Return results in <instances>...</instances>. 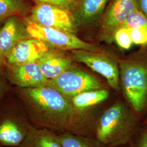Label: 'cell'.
<instances>
[{
  "mask_svg": "<svg viewBox=\"0 0 147 147\" xmlns=\"http://www.w3.org/2000/svg\"><path fill=\"white\" fill-rule=\"evenodd\" d=\"M31 37L21 17L13 16L7 18L0 28V55L6 59L19 42Z\"/></svg>",
  "mask_w": 147,
  "mask_h": 147,
  "instance_id": "cell-9",
  "label": "cell"
},
{
  "mask_svg": "<svg viewBox=\"0 0 147 147\" xmlns=\"http://www.w3.org/2000/svg\"><path fill=\"white\" fill-rule=\"evenodd\" d=\"M137 147H147V131L144 132L140 137Z\"/></svg>",
  "mask_w": 147,
  "mask_h": 147,
  "instance_id": "cell-24",
  "label": "cell"
},
{
  "mask_svg": "<svg viewBox=\"0 0 147 147\" xmlns=\"http://www.w3.org/2000/svg\"><path fill=\"white\" fill-rule=\"evenodd\" d=\"M109 94V91L104 88L93 90L76 95L70 100L77 110L87 112L89 108L106 100Z\"/></svg>",
  "mask_w": 147,
  "mask_h": 147,
  "instance_id": "cell-16",
  "label": "cell"
},
{
  "mask_svg": "<svg viewBox=\"0 0 147 147\" xmlns=\"http://www.w3.org/2000/svg\"><path fill=\"white\" fill-rule=\"evenodd\" d=\"M57 136L63 147H101V146L96 140L79 136L73 132L61 133Z\"/></svg>",
  "mask_w": 147,
  "mask_h": 147,
  "instance_id": "cell-18",
  "label": "cell"
},
{
  "mask_svg": "<svg viewBox=\"0 0 147 147\" xmlns=\"http://www.w3.org/2000/svg\"><path fill=\"white\" fill-rule=\"evenodd\" d=\"M2 21V20H1V19H0V22H1Z\"/></svg>",
  "mask_w": 147,
  "mask_h": 147,
  "instance_id": "cell-27",
  "label": "cell"
},
{
  "mask_svg": "<svg viewBox=\"0 0 147 147\" xmlns=\"http://www.w3.org/2000/svg\"><path fill=\"white\" fill-rule=\"evenodd\" d=\"M138 9L137 0H112L103 16L104 31L109 34L115 33L123 26L127 18Z\"/></svg>",
  "mask_w": 147,
  "mask_h": 147,
  "instance_id": "cell-10",
  "label": "cell"
},
{
  "mask_svg": "<svg viewBox=\"0 0 147 147\" xmlns=\"http://www.w3.org/2000/svg\"><path fill=\"white\" fill-rule=\"evenodd\" d=\"M74 61L73 56L65 51L50 49L37 62L45 76L51 80L70 67Z\"/></svg>",
  "mask_w": 147,
  "mask_h": 147,
  "instance_id": "cell-12",
  "label": "cell"
},
{
  "mask_svg": "<svg viewBox=\"0 0 147 147\" xmlns=\"http://www.w3.org/2000/svg\"><path fill=\"white\" fill-rule=\"evenodd\" d=\"M36 4L46 3L56 5L70 11L71 13L75 9L78 1V0H32Z\"/></svg>",
  "mask_w": 147,
  "mask_h": 147,
  "instance_id": "cell-21",
  "label": "cell"
},
{
  "mask_svg": "<svg viewBox=\"0 0 147 147\" xmlns=\"http://www.w3.org/2000/svg\"><path fill=\"white\" fill-rule=\"evenodd\" d=\"M123 26L127 28L142 27L147 29V18L139 9L132 13L125 21Z\"/></svg>",
  "mask_w": 147,
  "mask_h": 147,
  "instance_id": "cell-20",
  "label": "cell"
},
{
  "mask_svg": "<svg viewBox=\"0 0 147 147\" xmlns=\"http://www.w3.org/2000/svg\"><path fill=\"white\" fill-rule=\"evenodd\" d=\"M3 88H4V84H3V82L2 79V75H1V69H0V96L2 93V92L3 90Z\"/></svg>",
  "mask_w": 147,
  "mask_h": 147,
  "instance_id": "cell-25",
  "label": "cell"
},
{
  "mask_svg": "<svg viewBox=\"0 0 147 147\" xmlns=\"http://www.w3.org/2000/svg\"><path fill=\"white\" fill-rule=\"evenodd\" d=\"M132 42L137 45L147 44V29L142 27L129 28Z\"/></svg>",
  "mask_w": 147,
  "mask_h": 147,
  "instance_id": "cell-22",
  "label": "cell"
},
{
  "mask_svg": "<svg viewBox=\"0 0 147 147\" xmlns=\"http://www.w3.org/2000/svg\"><path fill=\"white\" fill-rule=\"evenodd\" d=\"M19 94L30 120L40 128L75 133L88 125L87 112L77 110L71 100L51 87L20 88Z\"/></svg>",
  "mask_w": 147,
  "mask_h": 147,
  "instance_id": "cell-1",
  "label": "cell"
},
{
  "mask_svg": "<svg viewBox=\"0 0 147 147\" xmlns=\"http://www.w3.org/2000/svg\"><path fill=\"white\" fill-rule=\"evenodd\" d=\"M21 18L31 37L41 40L49 49L65 51L75 50L99 51L96 47L85 42L76 34L38 25L32 21L27 16Z\"/></svg>",
  "mask_w": 147,
  "mask_h": 147,
  "instance_id": "cell-4",
  "label": "cell"
},
{
  "mask_svg": "<svg viewBox=\"0 0 147 147\" xmlns=\"http://www.w3.org/2000/svg\"><path fill=\"white\" fill-rule=\"evenodd\" d=\"M137 119L129 107L118 101L106 109L95 129L96 140L101 145L116 147L129 142L136 130Z\"/></svg>",
  "mask_w": 147,
  "mask_h": 147,
  "instance_id": "cell-2",
  "label": "cell"
},
{
  "mask_svg": "<svg viewBox=\"0 0 147 147\" xmlns=\"http://www.w3.org/2000/svg\"><path fill=\"white\" fill-rule=\"evenodd\" d=\"M17 118H7L0 122V144L5 147H19L30 129Z\"/></svg>",
  "mask_w": 147,
  "mask_h": 147,
  "instance_id": "cell-14",
  "label": "cell"
},
{
  "mask_svg": "<svg viewBox=\"0 0 147 147\" xmlns=\"http://www.w3.org/2000/svg\"><path fill=\"white\" fill-rule=\"evenodd\" d=\"M7 75L12 84L20 88H31L47 85L49 80L45 76L37 62L9 64Z\"/></svg>",
  "mask_w": 147,
  "mask_h": 147,
  "instance_id": "cell-8",
  "label": "cell"
},
{
  "mask_svg": "<svg viewBox=\"0 0 147 147\" xmlns=\"http://www.w3.org/2000/svg\"><path fill=\"white\" fill-rule=\"evenodd\" d=\"M119 74L126 99L137 112H141L147 103V67L140 63L121 61Z\"/></svg>",
  "mask_w": 147,
  "mask_h": 147,
  "instance_id": "cell-3",
  "label": "cell"
},
{
  "mask_svg": "<svg viewBox=\"0 0 147 147\" xmlns=\"http://www.w3.org/2000/svg\"><path fill=\"white\" fill-rule=\"evenodd\" d=\"M27 17L38 25L69 33L76 34L78 30L72 13L56 5L37 3Z\"/></svg>",
  "mask_w": 147,
  "mask_h": 147,
  "instance_id": "cell-6",
  "label": "cell"
},
{
  "mask_svg": "<svg viewBox=\"0 0 147 147\" xmlns=\"http://www.w3.org/2000/svg\"><path fill=\"white\" fill-rule=\"evenodd\" d=\"M50 49L40 40L31 37L19 42L7 57L9 64L37 62Z\"/></svg>",
  "mask_w": 147,
  "mask_h": 147,
  "instance_id": "cell-11",
  "label": "cell"
},
{
  "mask_svg": "<svg viewBox=\"0 0 147 147\" xmlns=\"http://www.w3.org/2000/svg\"><path fill=\"white\" fill-rule=\"evenodd\" d=\"M47 86L57 90L70 100L84 92L104 88L98 79L71 66L56 78L49 80Z\"/></svg>",
  "mask_w": 147,
  "mask_h": 147,
  "instance_id": "cell-5",
  "label": "cell"
},
{
  "mask_svg": "<svg viewBox=\"0 0 147 147\" xmlns=\"http://www.w3.org/2000/svg\"><path fill=\"white\" fill-rule=\"evenodd\" d=\"M78 1H79V0H78Z\"/></svg>",
  "mask_w": 147,
  "mask_h": 147,
  "instance_id": "cell-28",
  "label": "cell"
},
{
  "mask_svg": "<svg viewBox=\"0 0 147 147\" xmlns=\"http://www.w3.org/2000/svg\"><path fill=\"white\" fill-rule=\"evenodd\" d=\"M28 6L23 0H0V19L5 20L13 16H25Z\"/></svg>",
  "mask_w": 147,
  "mask_h": 147,
  "instance_id": "cell-17",
  "label": "cell"
},
{
  "mask_svg": "<svg viewBox=\"0 0 147 147\" xmlns=\"http://www.w3.org/2000/svg\"><path fill=\"white\" fill-rule=\"evenodd\" d=\"M19 147H63L57 135L46 129L31 126Z\"/></svg>",
  "mask_w": 147,
  "mask_h": 147,
  "instance_id": "cell-15",
  "label": "cell"
},
{
  "mask_svg": "<svg viewBox=\"0 0 147 147\" xmlns=\"http://www.w3.org/2000/svg\"><path fill=\"white\" fill-rule=\"evenodd\" d=\"M138 9L147 18V0H137Z\"/></svg>",
  "mask_w": 147,
  "mask_h": 147,
  "instance_id": "cell-23",
  "label": "cell"
},
{
  "mask_svg": "<svg viewBox=\"0 0 147 147\" xmlns=\"http://www.w3.org/2000/svg\"><path fill=\"white\" fill-rule=\"evenodd\" d=\"M109 0H79L72 12L76 25L87 26L98 21L105 11Z\"/></svg>",
  "mask_w": 147,
  "mask_h": 147,
  "instance_id": "cell-13",
  "label": "cell"
},
{
  "mask_svg": "<svg viewBox=\"0 0 147 147\" xmlns=\"http://www.w3.org/2000/svg\"><path fill=\"white\" fill-rule=\"evenodd\" d=\"M71 56L74 61L84 64L102 75L112 89L119 90V70L113 58L99 51L84 50H73Z\"/></svg>",
  "mask_w": 147,
  "mask_h": 147,
  "instance_id": "cell-7",
  "label": "cell"
},
{
  "mask_svg": "<svg viewBox=\"0 0 147 147\" xmlns=\"http://www.w3.org/2000/svg\"><path fill=\"white\" fill-rule=\"evenodd\" d=\"M114 38L117 45L122 49H129L133 43L129 29L125 27L118 28L114 33Z\"/></svg>",
  "mask_w": 147,
  "mask_h": 147,
  "instance_id": "cell-19",
  "label": "cell"
},
{
  "mask_svg": "<svg viewBox=\"0 0 147 147\" xmlns=\"http://www.w3.org/2000/svg\"><path fill=\"white\" fill-rule=\"evenodd\" d=\"M5 58L0 55V69L1 67L2 66V65L5 62Z\"/></svg>",
  "mask_w": 147,
  "mask_h": 147,
  "instance_id": "cell-26",
  "label": "cell"
}]
</instances>
